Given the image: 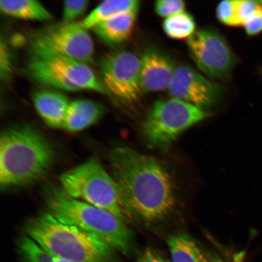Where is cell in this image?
<instances>
[{
    "mask_svg": "<svg viewBox=\"0 0 262 262\" xmlns=\"http://www.w3.org/2000/svg\"><path fill=\"white\" fill-rule=\"evenodd\" d=\"M139 7L140 2L137 0H107L98 5L80 23L88 30L123 13L139 11Z\"/></svg>",
    "mask_w": 262,
    "mask_h": 262,
    "instance_id": "obj_17",
    "label": "cell"
},
{
    "mask_svg": "<svg viewBox=\"0 0 262 262\" xmlns=\"http://www.w3.org/2000/svg\"><path fill=\"white\" fill-rule=\"evenodd\" d=\"M185 3L182 0H159L155 5L157 15L166 18L185 11Z\"/></svg>",
    "mask_w": 262,
    "mask_h": 262,
    "instance_id": "obj_23",
    "label": "cell"
},
{
    "mask_svg": "<svg viewBox=\"0 0 262 262\" xmlns=\"http://www.w3.org/2000/svg\"><path fill=\"white\" fill-rule=\"evenodd\" d=\"M168 90L173 98L205 110L216 105L224 93L220 85L212 83L188 65L176 69Z\"/></svg>",
    "mask_w": 262,
    "mask_h": 262,
    "instance_id": "obj_10",
    "label": "cell"
},
{
    "mask_svg": "<svg viewBox=\"0 0 262 262\" xmlns=\"http://www.w3.org/2000/svg\"><path fill=\"white\" fill-rule=\"evenodd\" d=\"M259 5L260 2L235 0L234 26H244Z\"/></svg>",
    "mask_w": 262,
    "mask_h": 262,
    "instance_id": "obj_22",
    "label": "cell"
},
{
    "mask_svg": "<svg viewBox=\"0 0 262 262\" xmlns=\"http://www.w3.org/2000/svg\"><path fill=\"white\" fill-rule=\"evenodd\" d=\"M88 0H67L63 3V22L74 23L83 15L89 6Z\"/></svg>",
    "mask_w": 262,
    "mask_h": 262,
    "instance_id": "obj_21",
    "label": "cell"
},
{
    "mask_svg": "<svg viewBox=\"0 0 262 262\" xmlns=\"http://www.w3.org/2000/svg\"><path fill=\"white\" fill-rule=\"evenodd\" d=\"M171 262H211L194 238L186 233L171 235L168 241Z\"/></svg>",
    "mask_w": 262,
    "mask_h": 262,
    "instance_id": "obj_16",
    "label": "cell"
},
{
    "mask_svg": "<svg viewBox=\"0 0 262 262\" xmlns=\"http://www.w3.org/2000/svg\"><path fill=\"white\" fill-rule=\"evenodd\" d=\"M209 258H210L211 262H225L224 260H222L221 258L215 256V255H211Z\"/></svg>",
    "mask_w": 262,
    "mask_h": 262,
    "instance_id": "obj_28",
    "label": "cell"
},
{
    "mask_svg": "<svg viewBox=\"0 0 262 262\" xmlns=\"http://www.w3.org/2000/svg\"><path fill=\"white\" fill-rule=\"evenodd\" d=\"M165 34L174 40L189 38L195 32L194 18L185 11L165 18L162 25Z\"/></svg>",
    "mask_w": 262,
    "mask_h": 262,
    "instance_id": "obj_19",
    "label": "cell"
},
{
    "mask_svg": "<svg viewBox=\"0 0 262 262\" xmlns=\"http://www.w3.org/2000/svg\"><path fill=\"white\" fill-rule=\"evenodd\" d=\"M60 187L68 195L112 213L126 223L129 215L119 186L97 160L92 159L60 177Z\"/></svg>",
    "mask_w": 262,
    "mask_h": 262,
    "instance_id": "obj_5",
    "label": "cell"
},
{
    "mask_svg": "<svg viewBox=\"0 0 262 262\" xmlns=\"http://www.w3.org/2000/svg\"><path fill=\"white\" fill-rule=\"evenodd\" d=\"M0 9L6 15L27 20L47 21L52 18L48 9L35 0H2Z\"/></svg>",
    "mask_w": 262,
    "mask_h": 262,
    "instance_id": "obj_18",
    "label": "cell"
},
{
    "mask_svg": "<svg viewBox=\"0 0 262 262\" xmlns=\"http://www.w3.org/2000/svg\"><path fill=\"white\" fill-rule=\"evenodd\" d=\"M54 262H71V261L61 259V258L55 257Z\"/></svg>",
    "mask_w": 262,
    "mask_h": 262,
    "instance_id": "obj_29",
    "label": "cell"
},
{
    "mask_svg": "<svg viewBox=\"0 0 262 262\" xmlns=\"http://www.w3.org/2000/svg\"><path fill=\"white\" fill-rule=\"evenodd\" d=\"M104 113V107L96 101L74 100L69 105L62 128L72 133L84 130L99 120Z\"/></svg>",
    "mask_w": 262,
    "mask_h": 262,
    "instance_id": "obj_15",
    "label": "cell"
},
{
    "mask_svg": "<svg viewBox=\"0 0 262 262\" xmlns=\"http://www.w3.org/2000/svg\"><path fill=\"white\" fill-rule=\"evenodd\" d=\"M137 12L133 11L123 13L95 26L96 35L107 45L122 43L130 37L135 29Z\"/></svg>",
    "mask_w": 262,
    "mask_h": 262,
    "instance_id": "obj_14",
    "label": "cell"
},
{
    "mask_svg": "<svg viewBox=\"0 0 262 262\" xmlns=\"http://www.w3.org/2000/svg\"><path fill=\"white\" fill-rule=\"evenodd\" d=\"M101 83L108 92L126 103L138 101L143 93L140 83V58L122 50L107 54L100 61Z\"/></svg>",
    "mask_w": 262,
    "mask_h": 262,
    "instance_id": "obj_9",
    "label": "cell"
},
{
    "mask_svg": "<svg viewBox=\"0 0 262 262\" xmlns=\"http://www.w3.org/2000/svg\"><path fill=\"white\" fill-rule=\"evenodd\" d=\"M248 35L253 36L262 31V2L244 25Z\"/></svg>",
    "mask_w": 262,
    "mask_h": 262,
    "instance_id": "obj_26",
    "label": "cell"
},
{
    "mask_svg": "<svg viewBox=\"0 0 262 262\" xmlns=\"http://www.w3.org/2000/svg\"><path fill=\"white\" fill-rule=\"evenodd\" d=\"M137 262H171L165 259L152 249H147Z\"/></svg>",
    "mask_w": 262,
    "mask_h": 262,
    "instance_id": "obj_27",
    "label": "cell"
},
{
    "mask_svg": "<svg viewBox=\"0 0 262 262\" xmlns=\"http://www.w3.org/2000/svg\"><path fill=\"white\" fill-rule=\"evenodd\" d=\"M54 152L37 129L27 124L5 129L0 137V185L2 188L34 183L47 175Z\"/></svg>",
    "mask_w": 262,
    "mask_h": 262,
    "instance_id": "obj_2",
    "label": "cell"
},
{
    "mask_svg": "<svg viewBox=\"0 0 262 262\" xmlns=\"http://www.w3.org/2000/svg\"><path fill=\"white\" fill-rule=\"evenodd\" d=\"M29 43L87 64L94 60L93 41L80 22L47 26L35 32Z\"/></svg>",
    "mask_w": 262,
    "mask_h": 262,
    "instance_id": "obj_7",
    "label": "cell"
},
{
    "mask_svg": "<svg viewBox=\"0 0 262 262\" xmlns=\"http://www.w3.org/2000/svg\"><path fill=\"white\" fill-rule=\"evenodd\" d=\"M187 45L192 60L205 75L222 80L230 77L236 58L220 33L214 29H202L188 39Z\"/></svg>",
    "mask_w": 262,
    "mask_h": 262,
    "instance_id": "obj_8",
    "label": "cell"
},
{
    "mask_svg": "<svg viewBox=\"0 0 262 262\" xmlns=\"http://www.w3.org/2000/svg\"><path fill=\"white\" fill-rule=\"evenodd\" d=\"M211 116L176 98L157 101L144 121V135L150 147L165 149L185 131Z\"/></svg>",
    "mask_w": 262,
    "mask_h": 262,
    "instance_id": "obj_6",
    "label": "cell"
},
{
    "mask_svg": "<svg viewBox=\"0 0 262 262\" xmlns=\"http://www.w3.org/2000/svg\"><path fill=\"white\" fill-rule=\"evenodd\" d=\"M29 235L55 257L71 262H119L116 250L96 235L58 221L49 212L30 219Z\"/></svg>",
    "mask_w": 262,
    "mask_h": 262,
    "instance_id": "obj_3",
    "label": "cell"
},
{
    "mask_svg": "<svg viewBox=\"0 0 262 262\" xmlns=\"http://www.w3.org/2000/svg\"><path fill=\"white\" fill-rule=\"evenodd\" d=\"M30 51L31 55L40 58L78 90L110 95L87 64L40 48L30 47Z\"/></svg>",
    "mask_w": 262,
    "mask_h": 262,
    "instance_id": "obj_11",
    "label": "cell"
},
{
    "mask_svg": "<svg viewBox=\"0 0 262 262\" xmlns=\"http://www.w3.org/2000/svg\"><path fill=\"white\" fill-rule=\"evenodd\" d=\"M12 70V60L11 52L3 39L0 42V77L7 81L11 77Z\"/></svg>",
    "mask_w": 262,
    "mask_h": 262,
    "instance_id": "obj_25",
    "label": "cell"
},
{
    "mask_svg": "<svg viewBox=\"0 0 262 262\" xmlns=\"http://www.w3.org/2000/svg\"><path fill=\"white\" fill-rule=\"evenodd\" d=\"M235 0H227L219 3L216 8V16L222 24L234 26Z\"/></svg>",
    "mask_w": 262,
    "mask_h": 262,
    "instance_id": "obj_24",
    "label": "cell"
},
{
    "mask_svg": "<svg viewBox=\"0 0 262 262\" xmlns=\"http://www.w3.org/2000/svg\"><path fill=\"white\" fill-rule=\"evenodd\" d=\"M36 111L46 124L52 127H63L70 105L67 96L57 91L42 90L32 97Z\"/></svg>",
    "mask_w": 262,
    "mask_h": 262,
    "instance_id": "obj_13",
    "label": "cell"
},
{
    "mask_svg": "<svg viewBox=\"0 0 262 262\" xmlns=\"http://www.w3.org/2000/svg\"><path fill=\"white\" fill-rule=\"evenodd\" d=\"M44 196L49 212L58 221L97 235L124 254L131 253L133 232L112 213L71 198L60 186H49Z\"/></svg>",
    "mask_w": 262,
    "mask_h": 262,
    "instance_id": "obj_4",
    "label": "cell"
},
{
    "mask_svg": "<svg viewBox=\"0 0 262 262\" xmlns=\"http://www.w3.org/2000/svg\"><path fill=\"white\" fill-rule=\"evenodd\" d=\"M18 248L25 262H54V255L26 234L19 238Z\"/></svg>",
    "mask_w": 262,
    "mask_h": 262,
    "instance_id": "obj_20",
    "label": "cell"
},
{
    "mask_svg": "<svg viewBox=\"0 0 262 262\" xmlns=\"http://www.w3.org/2000/svg\"><path fill=\"white\" fill-rule=\"evenodd\" d=\"M176 69L165 52L156 48L146 49L140 58V83L143 93L168 89Z\"/></svg>",
    "mask_w": 262,
    "mask_h": 262,
    "instance_id": "obj_12",
    "label": "cell"
},
{
    "mask_svg": "<svg viewBox=\"0 0 262 262\" xmlns=\"http://www.w3.org/2000/svg\"><path fill=\"white\" fill-rule=\"evenodd\" d=\"M108 160L129 215L155 224L174 210V180L158 160L127 146L114 147Z\"/></svg>",
    "mask_w": 262,
    "mask_h": 262,
    "instance_id": "obj_1",
    "label": "cell"
}]
</instances>
